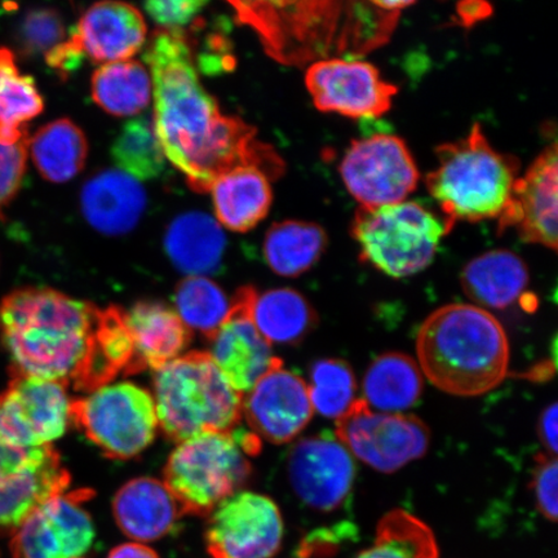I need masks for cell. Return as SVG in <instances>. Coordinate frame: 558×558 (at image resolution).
<instances>
[{"instance_id":"obj_24","label":"cell","mask_w":558,"mask_h":558,"mask_svg":"<svg viewBox=\"0 0 558 558\" xmlns=\"http://www.w3.org/2000/svg\"><path fill=\"white\" fill-rule=\"evenodd\" d=\"M113 513L122 533L140 543L163 538L184 515L169 487L151 477L123 485L116 494Z\"/></svg>"},{"instance_id":"obj_25","label":"cell","mask_w":558,"mask_h":558,"mask_svg":"<svg viewBox=\"0 0 558 558\" xmlns=\"http://www.w3.org/2000/svg\"><path fill=\"white\" fill-rule=\"evenodd\" d=\"M129 330L143 369L162 368L191 344L192 331L162 303L138 302L125 311Z\"/></svg>"},{"instance_id":"obj_6","label":"cell","mask_w":558,"mask_h":558,"mask_svg":"<svg viewBox=\"0 0 558 558\" xmlns=\"http://www.w3.org/2000/svg\"><path fill=\"white\" fill-rule=\"evenodd\" d=\"M260 448L259 437L239 427L186 439L167 460L165 485L183 514L208 515L248 483L253 476L250 458Z\"/></svg>"},{"instance_id":"obj_8","label":"cell","mask_w":558,"mask_h":558,"mask_svg":"<svg viewBox=\"0 0 558 558\" xmlns=\"http://www.w3.org/2000/svg\"><path fill=\"white\" fill-rule=\"evenodd\" d=\"M452 226L416 202L376 208L360 207L354 214L352 235L361 260L384 275L404 278L434 262L444 236Z\"/></svg>"},{"instance_id":"obj_41","label":"cell","mask_w":558,"mask_h":558,"mask_svg":"<svg viewBox=\"0 0 558 558\" xmlns=\"http://www.w3.org/2000/svg\"><path fill=\"white\" fill-rule=\"evenodd\" d=\"M557 458L544 452L536 457L532 487L539 512L549 521L557 520Z\"/></svg>"},{"instance_id":"obj_22","label":"cell","mask_w":558,"mask_h":558,"mask_svg":"<svg viewBox=\"0 0 558 558\" xmlns=\"http://www.w3.org/2000/svg\"><path fill=\"white\" fill-rule=\"evenodd\" d=\"M142 372L125 311L117 305L100 308L85 364L72 386L78 392L90 393L108 386L120 375Z\"/></svg>"},{"instance_id":"obj_18","label":"cell","mask_w":558,"mask_h":558,"mask_svg":"<svg viewBox=\"0 0 558 558\" xmlns=\"http://www.w3.org/2000/svg\"><path fill=\"white\" fill-rule=\"evenodd\" d=\"M313 414L308 384L282 364L271 368L243 397L242 416L250 430L270 444L291 442Z\"/></svg>"},{"instance_id":"obj_13","label":"cell","mask_w":558,"mask_h":558,"mask_svg":"<svg viewBox=\"0 0 558 558\" xmlns=\"http://www.w3.org/2000/svg\"><path fill=\"white\" fill-rule=\"evenodd\" d=\"M208 518L205 542L209 558H271L281 549L282 514L265 495L235 493Z\"/></svg>"},{"instance_id":"obj_23","label":"cell","mask_w":558,"mask_h":558,"mask_svg":"<svg viewBox=\"0 0 558 558\" xmlns=\"http://www.w3.org/2000/svg\"><path fill=\"white\" fill-rule=\"evenodd\" d=\"M88 225L109 236L123 235L137 226L146 207L140 181L121 170H105L90 178L81 193Z\"/></svg>"},{"instance_id":"obj_43","label":"cell","mask_w":558,"mask_h":558,"mask_svg":"<svg viewBox=\"0 0 558 558\" xmlns=\"http://www.w3.org/2000/svg\"><path fill=\"white\" fill-rule=\"evenodd\" d=\"M557 403L550 404L539 418L538 435L549 456H557Z\"/></svg>"},{"instance_id":"obj_27","label":"cell","mask_w":558,"mask_h":558,"mask_svg":"<svg viewBox=\"0 0 558 558\" xmlns=\"http://www.w3.org/2000/svg\"><path fill=\"white\" fill-rule=\"evenodd\" d=\"M173 267L187 277H207L220 268L227 239L218 221L204 213L178 216L165 236Z\"/></svg>"},{"instance_id":"obj_30","label":"cell","mask_w":558,"mask_h":558,"mask_svg":"<svg viewBox=\"0 0 558 558\" xmlns=\"http://www.w3.org/2000/svg\"><path fill=\"white\" fill-rule=\"evenodd\" d=\"M327 234L314 222L286 220L265 235L264 256L278 276L298 277L316 265L327 247Z\"/></svg>"},{"instance_id":"obj_14","label":"cell","mask_w":558,"mask_h":558,"mask_svg":"<svg viewBox=\"0 0 558 558\" xmlns=\"http://www.w3.org/2000/svg\"><path fill=\"white\" fill-rule=\"evenodd\" d=\"M65 384L11 375L0 393V438L19 448L51 445L70 423Z\"/></svg>"},{"instance_id":"obj_9","label":"cell","mask_w":558,"mask_h":558,"mask_svg":"<svg viewBox=\"0 0 558 558\" xmlns=\"http://www.w3.org/2000/svg\"><path fill=\"white\" fill-rule=\"evenodd\" d=\"M74 424L105 457L128 460L155 441L159 428L155 399L134 383L108 384L70 403Z\"/></svg>"},{"instance_id":"obj_39","label":"cell","mask_w":558,"mask_h":558,"mask_svg":"<svg viewBox=\"0 0 558 558\" xmlns=\"http://www.w3.org/2000/svg\"><path fill=\"white\" fill-rule=\"evenodd\" d=\"M66 39L64 21L52 10H34L21 23L19 40L26 53H48Z\"/></svg>"},{"instance_id":"obj_19","label":"cell","mask_w":558,"mask_h":558,"mask_svg":"<svg viewBox=\"0 0 558 558\" xmlns=\"http://www.w3.org/2000/svg\"><path fill=\"white\" fill-rule=\"evenodd\" d=\"M289 478L298 497L320 512H331L351 494L355 465L345 446L329 437L300 439L289 453Z\"/></svg>"},{"instance_id":"obj_11","label":"cell","mask_w":558,"mask_h":558,"mask_svg":"<svg viewBox=\"0 0 558 558\" xmlns=\"http://www.w3.org/2000/svg\"><path fill=\"white\" fill-rule=\"evenodd\" d=\"M339 170L348 192L365 208L401 204L421 179L407 143L387 134L353 140Z\"/></svg>"},{"instance_id":"obj_16","label":"cell","mask_w":558,"mask_h":558,"mask_svg":"<svg viewBox=\"0 0 558 558\" xmlns=\"http://www.w3.org/2000/svg\"><path fill=\"white\" fill-rule=\"evenodd\" d=\"M305 86L319 111L354 120L386 114L399 93L374 65L341 58L313 62L305 74Z\"/></svg>"},{"instance_id":"obj_38","label":"cell","mask_w":558,"mask_h":558,"mask_svg":"<svg viewBox=\"0 0 558 558\" xmlns=\"http://www.w3.org/2000/svg\"><path fill=\"white\" fill-rule=\"evenodd\" d=\"M308 389L314 411L337 421L355 401V378L345 361H317L311 368Z\"/></svg>"},{"instance_id":"obj_28","label":"cell","mask_w":558,"mask_h":558,"mask_svg":"<svg viewBox=\"0 0 558 558\" xmlns=\"http://www.w3.org/2000/svg\"><path fill=\"white\" fill-rule=\"evenodd\" d=\"M209 192L220 225L239 233L259 225L274 199L269 178L254 167H239L222 174Z\"/></svg>"},{"instance_id":"obj_35","label":"cell","mask_w":558,"mask_h":558,"mask_svg":"<svg viewBox=\"0 0 558 558\" xmlns=\"http://www.w3.org/2000/svg\"><path fill=\"white\" fill-rule=\"evenodd\" d=\"M354 558H438V546L422 520L395 509L379 521L373 546Z\"/></svg>"},{"instance_id":"obj_15","label":"cell","mask_w":558,"mask_h":558,"mask_svg":"<svg viewBox=\"0 0 558 558\" xmlns=\"http://www.w3.org/2000/svg\"><path fill=\"white\" fill-rule=\"evenodd\" d=\"M94 493L80 488L47 500L27 515L10 543L13 558H80L93 546L95 526L86 511Z\"/></svg>"},{"instance_id":"obj_29","label":"cell","mask_w":558,"mask_h":558,"mask_svg":"<svg viewBox=\"0 0 558 558\" xmlns=\"http://www.w3.org/2000/svg\"><path fill=\"white\" fill-rule=\"evenodd\" d=\"M423 373L410 355L389 352L376 359L364 378V401L380 413L401 414L423 393Z\"/></svg>"},{"instance_id":"obj_32","label":"cell","mask_w":558,"mask_h":558,"mask_svg":"<svg viewBox=\"0 0 558 558\" xmlns=\"http://www.w3.org/2000/svg\"><path fill=\"white\" fill-rule=\"evenodd\" d=\"M93 99L107 113L131 117L148 107L151 94L149 70L134 60L109 62L93 75Z\"/></svg>"},{"instance_id":"obj_40","label":"cell","mask_w":558,"mask_h":558,"mask_svg":"<svg viewBox=\"0 0 558 558\" xmlns=\"http://www.w3.org/2000/svg\"><path fill=\"white\" fill-rule=\"evenodd\" d=\"M29 140L26 136L15 145L0 144V219L23 183Z\"/></svg>"},{"instance_id":"obj_26","label":"cell","mask_w":558,"mask_h":558,"mask_svg":"<svg viewBox=\"0 0 558 558\" xmlns=\"http://www.w3.org/2000/svg\"><path fill=\"white\" fill-rule=\"evenodd\" d=\"M460 279L464 294L480 308L507 310L525 294L530 276L518 254L493 250L466 264Z\"/></svg>"},{"instance_id":"obj_37","label":"cell","mask_w":558,"mask_h":558,"mask_svg":"<svg viewBox=\"0 0 558 558\" xmlns=\"http://www.w3.org/2000/svg\"><path fill=\"white\" fill-rule=\"evenodd\" d=\"M111 157L121 171L137 181L158 178L165 170L166 156L155 122L140 117L125 123L111 146Z\"/></svg>"},{"instance_id":"obj_7","label":"cell","mask_w":558,"mask_h":558,"mask_svg":"<svg viewBox=\"0 0 558 558\" xmlns=\"http://www.w3.org/2000/svg\"><path fill=\"white\" fill-rule=\"evenodd\" d=\"M236 19L259 35L271 59L303 66L340 53L345 2H232Z\"/></svg>"},{"instance_id":"obj_42","label":"cell","mask_w":558,"mask_h":558,"mask_svg":"<svg viewBox=\"0 0 558 558\" xmlns=\"http://www.w3.org/2000/svg\"><path fill=\"white\" fill-rule=\"evenodd\" d=\"M206 5L201 0H151L144 7L146 13L166 31H180L191 24Z\"/></svg>"},{"instance_id":"obj_31","label":"cell","mask_w":558,"mask_h":558,"mask_svg":"<svg viewBox=\"0 0 558 558\" xmlns=\"http://www.w3.org/2000/svg\"><path fill=\"white\" fill-rule=\"evenodd\" d=\"M35 167L46 180L62 184L72 180L86 165L88 143L83 131L69 120L41 128L29 140Z\"/></svg>"},{"instance_id":"obj_44","label":"cell","mask_w":558,"mask_h":558,"mask_svg":"<svg viewBox=\"0 0 558 558\" xmlns=\"http://www.w3.org/2000/svg\"><path fill=\"white\" fill-rule=\"evenodd\" d=\"M493 13L492 5L485 2H464L457 7L458 24L471 27L478 21L486 20Z\"/></svg>"},{"instance_id":"obj_4","label":"cell","mask_w":558,"mask_h":558,"mask_svg":"<svg viewBox=\"0 0 558 558\" xmlns=\"http://www.w3.org/2000/svg\"><path fill=\"white\" fill-rule=\"evenodd\" d=\"M438 167L425 178L445 220L480 222L499 219L520 178L519 159L495 150L474 123L469 136L437 146Z\"/></svg>"},{"instance_id":"obj_21","label":"cell","mask_w":558,"mask_h":558,"mask_svg":"<svg viewBox=\"0 0 558 558\" xmlns=\"http://www.w3.org/2000/svg\"><path fill=\"white\" fill-rule=\"evenodd\" d=\"M145 38V20L134 5L101 2L86 11L66 41L83 59L109 64L130 60Z\"/></svg>"},{"instance_id":"obj_2","label":"cell","mask_w":558,"mask_h":558,"mask_svg":"<svg viewBox=\"0 0 558 558\" xmlns=\"http://www.w3.org/2000/svg\"><path fill=\"white\" fill-rule=\"evenodd\" d=\"M99 311L52 289H19L4 296L0 341L11 375L73 384L85 364Z\"/></svg>"},{"instance_id":"obj_45","label":"cell","mask_w":558,"mask_h":558,"mask_svg":"<svg viewBox=\"0 0 558 558\" xmlns=\"http://www.w3.org/2000/svg\"><path fill=\"white\" fill-rule=\"evenodd\" d=\"M108 558H159V556L142 543H125L111 549Z\"/></svg>"},{"instance_id":"obj_12","label":"cell","mask_w":558,"mask_h":558,"mask_svg":"<svg viewBox=\"0 0 558 558\" xmlns=\"http://www.w3.org/2000/svg\"><path fill=\"white\" fill-rule=\"evenodd\" d=\"M70 481L53 446L19 448L0 438V536L15 533L35 509L65 493Z\"/></svg>"},{"instance_id":"obj_3","label":"cell","mask_w":558,"mask_h":558,"mask_svg":"<svg viewBox=\"0 0 558 558\" xmlns=\"http://www.w3.org/2000/svg\"><path fill=\"white\" fill-rule=\"evenodd\" d=\"M417 365L445 393L476 397L507 378L509 341L490 312L472 304L441 306L425 318L416 337Z\"/></svg>"},{"instance_id":"obj_10","label":"cell","mask_w":558,"mask_h":558,"mask_svg":"<svg viewBox=\"0 0 558 558\" xmlns=\"http://www.w3.org/2000/svg\"><path fill=\"white\" fill-rule=\"evenodd\" d=\"M337 437L355 458L381 473H395L424 457L430 432L415 415L380 413L355 400L337 421Z\"/></svg>"},{"instance_id":"obj_17","label":"cell","mask_w":558,"mask_h":558,"mask_svg":"<svg viewBox=\"0 0 558 558\" xmlns=\"http://www.w3.org/2000/svg\"><path fill=\"white\" fill-rule=\"evenodd\" d=\"M256 296L257 291L251 286L236 291L226 323L208 339L209 357L242 396H246L271 368L282 364L254 324Z\"/></svg>"},{"instance_id":"obj_5","label":"cell","mask_w":558,"mask_h":558,"mask_svg":"<svg viewBox=\"0 0 558 558\" xmlns=\"http://www.w3.org/2000/svg\"><path fill=\"white\" fill-rule=\"evenodd\" d=\"M158 425L174 442L208 432L232 430L242 422L243 397L207 352H192L157 369Z\"/></svg>"},{"instance_id":"obj_20","label":"cell","mask_w":558,"mask_h":558,"mask_svg":"<svg viewBox=\"0 0 558 558\" xmlns=\"http://www.w3.org/2000/svg\"><path fill=\"white\" fill-rule=\"evenodd\" d=\"M558 153L553 143L523 177L515 181L512 198L498 219L499 234L514 228L526 243L557 250Z\"/></svg>"},{"instance_id":"obj_33","label":"cell","mask_w":558,"mask_h":558,"mask_svg":"<svg viewBox=\"0 0 558 558\" xmlns=\"http://www.w3.org/2000/svg\"><path fill=\"white\" fill-rule=\"evenodd\" d=\"M253 319L256 329L270 344H295L314 329L318 317L300 292L276 289L257 294Z\"/></svg>"},{"instance_id":"obj_34","label":"cell","mask_w":558,"mask_h":558,"mask_svg":"<svg viewBox=\"0 0 558 558\" xmlns=\"http://www.w3.org/2000/svg\"><path fill=\"white\" fill-rule=\"evenodd\" d=\"M45 109L31 76L19 72L15 56L0 48V144L15 145L27 135L26 123Z\"/></svg>"},{"instance_id":"obj_1","label":"cell","mask_w":558,"mask_h":558,"mask_svg":"<svg viewBox=\"0 0 558 558\" xmlns=\"http://www.w3.org/2000/svg\"><path fill=\"white\" fill-rule=\"evenodd\" d=\"M144 59L155 94V128L167 159L194 192L211 191L216 180L239 167H254L269 180L284 162L256 129L221 113L201 85L183 31H159Z\"/></svg>"},{"instance_id":"obj_36","label":"cell","mask_w":558,"mask_h":558,"mask_svg":"<svg viewBox=\"0 0 558 558\" xmlns=\"http://www.w3.org/2000/svg\"><path fill=\"white\" fill-rule=\"evenodd\" d=\"M178 316L187 329L213 338L229 316L232 300L207 277H186L174 291Z\"/></svg>"}]
</instances>
